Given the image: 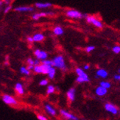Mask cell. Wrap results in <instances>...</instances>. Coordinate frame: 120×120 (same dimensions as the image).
I'll return each mask as SVG.
<instances>
[{
  "mask_svg": "<svg viewBox=\"0 0 120 120\" xmlns=\"http://www.w3.org/2000/svg\"><path fill=\"white\" fill-rule=\"evenodd\" d=\"M52 62H53V66L55 67H58L59 69H62L63 71L66 70V64H65L64 58L63 56H61V55L56 56L52 60Z\"/></svg>",
  "mask_w": 120,
  "mask_h": 120,
  "instance_id": "1",
  "label": "cell"
},
{
  "mask_svg": "<svg viewBox=\"0 0 120 120\" xmlns=\"http://www.w3.org/2000/svg\"><path fill=\"white\" fill-rule=\"evenodd\" d=\"M52 66L46 65L42 64L41 65H36L34 66L33 70L36 73H39V74H47L48 70L49 69V67Z\"/></svg>",
  "mask_w": 120,
  "mask_h": 120,
  "instance_id": "2",
  "label": "cell"
},
{
  "mask_svg": "<svg viewBox=\"0 0 120 120\" xmlns=\"http://www.w3.org/2000/svg\"><path fill=\"white\" fill-rule=\"evenodd\" d=\"M86 20L88 23H91L92 24H94L95 27L98 28L102 27V23L100 21L97 19L94 16H91V15H86Z\"/></svg>",
  "mask_w": 120,
  "mask_h": 120,
  "instance_id": "3",
  "label": "cell"
},
{
  "mask_svg": "<svg viewBox=\"0 0 120 120\" xmlns=\"http://www.w3.org/2000/svg\"><path fill=\"white\" fill-rule=\"evenodd\" d=\"M2 100L5 104H7V105H15L18 104L16 100H15L14 97L10 96V95H8V94H4L2 96Z\"/></svg>",
  "mask_w": 120,
  "mask_h": 120,
  "instance_id": "4",
  "label": "cell"
},
{
  "mask_svg": "<svg viewBox=\"0 0 120 120\" xmlns=\"http://www.w3.org/2000/svg\"><path fill=\"white\" fill-rule=\"evenodd\" d=\"M66 15L69 18H74V19H81L83 16V15L80 12L75 10H68L66 12Z\"/></svg>",
  "mask_w": 120,
  "mask_h": 120,
  "instance_id": "5",
  "label": "cell"
},
{
  "mask_svg": "<svg viewBox=\"0 0 120 120\" xmlns=\"http://www.w3.org/2000/svg\"><path fill=\"white\" fill-rule=\"evenodd\" d=\"M105 108L107 111L110 112L113 114H117L119 111L118 108L111 103H106L105 105Z\"/></svg>",
  "mask_w": 120,
  "mask_h": 120,
  "instance_id": "6",
  "label": "cell"
},
{
  "mask_svg": "<svg viewBox=\"0 0 120 120\" xmlns=\"http://www.w3.org/2000/svg\"><path fill=\"white\" fill-rule=\"evenodd\" d=\"M35 55L36 56V58L39 60H45L47 58V53L44 51H41L40 49H36L35 50Z\"/></svg>",
  "mask_w": 120,
  "mask_h": 120,
  "instance_id": "7",
  "label": "cell"
},
{
  "mask_svg": "<svg viewBox=\"0 0 120 120\" xmlns=\"http://www.w3.org/2000/svg\"><path fill=\"white\" fill-rule=\"evenodd\" d=\"M60 114L63 116H64V118H66V119H72V120H77L78 119L77 117H76L75 116L72 115L71 113L67 112V111H66L64 110H60Z\"/></svg>",
  "mask_w": 120,
  "mask_h": 120,
  "instance_id": "8",
  "label": "cell"
},
{
  "mask_svg": "<svg viewBox=\"0 0 120 120\" xmlns=\"http://www.w3.org/2000/svg\"><path fill=\"white\" fill-rule=\"evenodd\" d=\"M66 95H67V98L69 99V101H71V102L75 101V89L74 88H70V89L67 91Z\"/></svg>",
  "mask_w": 120,
  "mask_h": 120,
  "instance_id": "9",
  "label": "cell"
},
{
  "mask_svg": "<svg viewBox=\"0 0 120 120\" xmlns=\"http://www.w3.org/2000/svg\"><path fill=\"white\" fill-rule=\"evenodd\" d=\"M96 94H97V95L98 96H100V97H102V96H105L107 92H108V89L107 88H103L102 86H99L97 88V89H96Z\"/></svg>",
  "mask_w": 120,
  "mask_h": 120,
  "instance_id": "10",
  "label": "cell"
},
{
  "mask_svg": "<svg viewBox=\"0 0 120 120\" xmlns=\"http://www.w3.org/2000/svg\"><path fill=\"white\" fill-rule=\"evenodd\" d=\"M15 89L19 95H23L24 94V87H23L22 83L17 82L16 84H15Z\"/></svg>",
  "mask_w": 120,
  "mask_h": 120,
  "instance_id": "11",
  "label": "cell"
},
{
  "mask_svg": "<svg viewBox=\"0 0 120 120\" xmlns=\"http://www.w3.org/2000/svg\"><path fill=\"white\" fill-rule=\"evenodd\" d=\"M45 108H46V112H47L49 114H50V115H52V116H55L56 115L55 109L52 106H51L50 105H49V104H46V105H45Z\"/></svg>",
  "mask_w": 120,
  "mask_h": 120,
  "instance_id": "12",
  "label": "cell"
},
{
  "mask_svg": "<svg viewBox=\"0 0 120 120\" xmlns=\"http://www.w3.org/2000/svg\"><path fill=\"white\" fill-rule=\"evenodd\" d=\"M15 11H19V12H28V11H33L34 9L31 7H19V8H15Z\"/></svg>",
  "mask_w": 120,
  "mask_h": 120,
  "instance_id": "13",
  "label": "cell"
},
{
  "mask_svg": "<svg viewBox=\"0 0 120 120\" xmlns=\"http://www.w3.org/2000/svg\"><path fill=\"white\" fill-rule=\"evenodd\" d=\"M53 15V13L49 12V13H36V14H34L33 15V19H35V20H38L41 17L46 16V15Z\"/></svg>",
  "mask_w": 120,
  "mask_h": 120,
  "instance_id": "14",
  "label": "cell"
},
{
  "mask_svg": "<svg viewBox=\"0 0 120 120\" xmlns=\"http://www.w3.org/2000/svg\"><path fill=\"white\" fill-rule=\"evenodd\" d=\"M97 77H100L102 78H106L108 75V73L105 69H99L97 71Z\"/></svg>",
  "mask_w": 120,
  "mask_h": 120,
  "instance_id": "15",
  "label": "cell"
},
{
  "mask_svg": "<svg viewBox=\"0 0 120 120\" xmlns=\"http://www.w3.org/2000/svg\"><path fill=\"white\" fill-rule=\"evenodd\" d=\"M76 73L77 75H78V77H84V78H88V75L85 71H83V70L80 68H77L76 69Z\"/></svg>",
  "mask_w": 120,
  "mask_h": 120,
  "instance_id": "16",
  "label": "cell"
},
{
  "mask_svg": "<svg viewBox=\"0 0 120 120\" xmlns=\"http://www.w3.org/2000/svg\"><path fill=\"white\" fill-rule=\"evenodd\" d=\"M33 38L34 41H37V42H38V41H42L44 39V35L41 33H37L34 35Z\"/></svg>",
  "mask_w": 120,
  "mask_h": 120,
  "instance_id": "17",
  "label": "cell"
},
{
  "mask_svg": "<svg viewBox=\"0 0 120 120\" xmlns=\"http://www.w3.org/2000/svg\"><path fill=\"white\" fill-rule=\"evenodd\" d=\"M55 69L54 67H52V66L49 67V69L48 70V72H47V75H49V78L50 79H53V78L55 77Z\"/></svg>",
  "mask_w": 120,
  "mask_h": 120,
  "instance_id": "18",
  "label": "cell"
},
{
  "mask_svg": "<svg viewBox=\"0 0 120 120\" xmlns=\"http://www.w3.org/2000/svg\"><path fill=\"white\" fill-rule=\"evenodd\" d=\"M53 33L57 35H61L64 34V30H63V28L60 27V26H58V27H55L54 28Z\"/></svg>",
  "mask_w": 120,
  "mask_h": 120,
  "instance_id": "19",
  "label": "cell"
},
{
  "mask_svg": "<svg viewBox=\"0 0 120 120\" xmlns=\"http://www.w3.org/2000/svg\"><path fill=\"white\" fill-rule=\"evenodd\" d=\"M35 6L38 8H49L52 6L51 3H40L37 2L35 3Z\"/></svg>",
  "mask_w": 120,
  "mask_h": 120,
  "instance_id": "20",
  "label": "cell"
},
{
  "mask_svg": "<svg viewBox=\"0 0 120 120\" xmlns=\"http://www.w3.org/2000/svg\"><path fill=\"white\" fill-rule=\"evenodd\" d=\"M100 86L105 88H107V89H108V88H111V83L109 82H107V81H102L100 82Z\"/></svg>",
  "mask_w": 120,
  "mask_h": 120,
  "instance_id": "21",
  "label": "cell"
},
{
  "mask_svg": "<svg viewBox=\"0 0 120 120\" xmlns=\"http://www.w3.org/2000/svg\"><path fill=\"white\" fill-rule=\"evenodd\" d=\"M76 81L77 82H80V83H82V82H89V79L88 78H84V77H78Z\"/></svg>",
  "mask_w": 120,
  "mask_h": 120,
  "instance_id": "22",
  "label": "cell"
},
{
  "mask_svg": "<svg viewBox=\"0 0 120 120\" xmlns=\"http://www.w3.org/2000/svg\"><path fill=\"white\" fill-rule=\"evenodd\" d=\"M55 91V86L50 85V86H49L48 88H47V91H46V94H51L54 93Z\"/></svg>",
  "mask_w": 120,
  "mask_h": 120,
  "instance_id": "23",
  "label": "cell"
},
{
  "mask_svg": "<svg viewBox=\"0 0 120 120\" xmlns=\"http://www.w3.org/2000/svg\"><path fill=\"white\" fill-rule=\"evenodd\" d=\"M20 71L22 73V74L25 75H30V70H28L27 68L25 67H22L20 69Z\"/></svg>",
  "mask_w": 120,
  "mask_h": 120,
  "instance_id": "24",
  "label": "cell"
},
{
  "mask_svg": "<svg viewBox=\"0 0 120 120\" xmlns=\"http://www.w3.org/2000/svg\"><path fill=\"white\" fill-rule=\"evenodd\" d=\"M42 64H46V65H49V66H53L52 60H46V59L42 60Z\"/></svg>",
  "mask_w": 120,
  "mask_h": 120,
  "instance_id": "25",
  "label": "cell"
},
{
  "mask_svg": "<svg viewBox=\"0 0 120 120\" xmlns=\"http://www.w3.org/2000/svg\"><path fill=\"white\" fill-rule=\"evenodd\" d=\"M113 52L114 53H116V54H119L120 52V46H115L113 48Z\"/></svg>",
  "mask_w": 120,
  "mask_h": 120,
  "instance_id": "26",
  "label": "cell"
},
{
  "mask_svg": "<svg viewBox=\"0 0 120 120\" xmlns=\"http://www.w3.org/2000/svg\"><path fill=\"white\" fill-rule=\"evenodd\" d=\"M94 49H95V46H88V47L86 48V52H92Z\"/></svg>",
  "mask_w": 120,
  "mask_h": 120,
  "instance_id": "27",
  "label": "cell"
},
{
  "mask_svg": "<svg viewBox=\"0 0 120 120\" xmlns=\"http://www.w3.org/2000/svg\"><path fill=\"white\" fill-rule=\"evenodd\" d=\"M47 84H48V80H46V79H44V80H42L40 82V85L41 86H46Z\"/></svg>",
  "mask_w": 120,
  "mask_h": 120,
  "instance_id": "28",
  "label": "cell"
},
{
  "mask_svg": "<svg viewBox=\"0 0 120 120\" xmlns=\"http://www.w3.org/2000/svg\"><path fill=\"white\" fill-rule=\"evenodd\" d=\"M37 118L39 120H46L47 119V118H46V116H44L43 115H40V114H38V115L37 116Z\"/></svg>",
  "mask_w": 120,
  "mask_h": 120,
  "instance_id": "29",
  "label": "cell"
},
{
  "mask_svg": "<svg viewBox=\"0 0 120 120\" xmlns=\"http://www.w3.org/2000/svg\"><path fill=\"white\" fill-rule=\"evenodd\" d=\"M27 64H28L29 65H33V66L35 65V64H34V60H33L32 58H28V59H27Z\"/></svg>",
  "mask_w": 120,
  "mask_h": 120,
  "instance_id": "30",
  "label": "cell"
},
{
  "mask_svg": "<svg viewBox=\"0 0 120 120\" xmlns=\"http://www.w3.org/2000/svg\"><path fill=\"white\" fill-rule=\"evenodd\" d=\"M11 8H12V7L10 6V5H8V6L5 8V10H4V13H7L8 11H10V10H11Z\"/></svg>",
  "mask_w": 120,
  "mask_h": 120,
  "instance_id": "31",
  "label": "cell"
},
{
  "mask_svg": "<svg viewBox=\"0 0 120 120\" xmlns=\"http://www.w3.org/2000/svg\"><path fill=\"white\" fill-rule=\"evenodd\" d=\"M27 41H28V42H30V43H33V38L32 37H28L27 38Z\"/></svg>",
  "mask_w": 120,
  "mask_h": 120,
  "instance_id": "32",
  "label": "cell"
},
{
  "mask_svg": "<svg viewBox=\"0 0 120 120\" xmlns=\"http://www.w3.org/2000/svg\"><path fill=\"white\" fill-rule=\"evenodd\" d=\"M114 79H115L116 80H120V76H119V75H116L115 76H114Z\"/></svg>",
  "mask_w": 120,
  "mask_h": 120,
  "instance_id": "33",
  "label": "cell"
},
{
  "mask_svg": "<svg viewBox=\"0 0 120 120\" xmlns=\"http://www.w3.org/2000/svg\"><path fill=\"white\" fill-rule=\"evenodd\" d=\"M33 68H34V66H33V65H29L27 69L28 70H31V69H33Z\"/></svg>",
  "mask_w": 120,
  "mask_h": 120,
  "instance_id": "34",
  "label": "cell"
},
{
  "mask_svg": "<svg viewBox=\"0 0 120 120\" xmlns=\"http://www.w3.org/2000/svg\"><path fill=\"white\" fill-rule=\"evenodd\" d=\"M34 64H35V66H36V65H39L40 62H39V60H34Z\"/></svg>",
  "mask_w": 120,
  "mask_h": 120,
  "instance_id": "35",
  "label": "cell"
},
{
  "mask_svg": "<svg viewBox=\"0 0 120 120\" xmlns=\"http://www.w3.org/2000/svg\"><path fill=\"white\" fill-rule=\"evenodd\" d=\"M89 65H86L85 66H84V69L85 70H88V69H89Z\"/></svg>",
  "mask_w": 120,
  "mask_h": 120,
  "instance_id": "36",
  "label": "cell"
},
{
  "mask_svg": "<svg viewBox=\"0 0 120 120\" xmlns=\"http://www.w3.org/2000/svg\"><path fill=\"white\" fill-rule=\"evenodd\" d=\"M4 2H6V3H8H8L10 2V0H4Z\"/></svg>",
  "mask_w": 120,
  "mask_h": 120,
  "instance_id": "37",
  "label": "cell"
}]
</instances>
